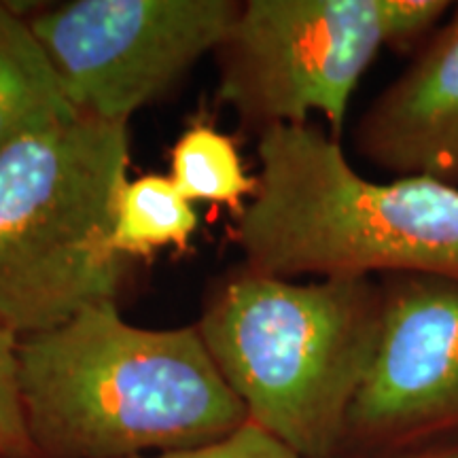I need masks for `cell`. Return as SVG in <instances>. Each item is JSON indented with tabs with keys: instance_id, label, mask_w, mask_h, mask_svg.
I'll use <instances>...</instances> for the list:
<instances>
[{
	"instance_id": "cell-1",
	"label": "cell",
	"mask_w": 458,
	"mask_h": 458,
	"mask_svg": "<svg viewBox=\"0 0 458 458\" xmlns=\"http://www.w3.org/2000/svg\"><path fill=\"white\" fill-rule=\"evenodd\" d=\"M17 386L37 458L193 448L249 420L198 327H136L114 300L20 337Z\"/></svg>"
},
{
	"instance_id": "cell-2",
	"label": "cell",
	"mask_w": 458,
	"mask_h": 458,
	"mask_svg": "<svg viewBox=\"0 0 458 458\" xmlns=\"http://www.w3.org/2000/svg\"><path fill=\"white\" fill-rule=\"evenodd\" d=\"M259 174L240 210L246 270L278 278L458 280V187L422 179L374 181L317 125H276L257 140Z\"/></svg>"
},
{
	"instance_id": "cell-3",
	"label": "cell",
	"mask_w": 458,
	"mask_h": 458,
	"mask_svg": "<svg viewBox=\"0 0 458 458\" xmlns=\"http://www.w3.org/2000/svg\"><path fill=\"white\" fill-rule=\"evenodd\" d=\"M385 297L377 278L297 283L246 270L198 329L246 416L301 458H334L374 363Z\"/></svg>"
},
{
	"instance_id": "cell-4",
	"label": "cell",
	"mask_w": 458,
	"mask_h": 458,
	"mask_svg": "<svg viewBox=\"0 0 458 458\" xmlns=\"http://www.w3.org/2000/svg\"><path fill=\"white\" fill-rule=\"evenodd\" d=\"M128 123L79 113L0 151V327L24 337L117 301L111 238L128 185Z\"/></svg>"
},
{
	"instance_id": "cell-5",
	"label": "cell",
	"mask_w": 458,
	"mask_h": 458,
	"mask_svg": "<svg viewBox=\"0 0 458 458\" xmlns=\"http://www.w3.org/2000/svg\"><path fill=\"white\" fill-rule=\"evenodd\" d=\"M450 0H249L219 45V100L259 134L323 114L340 140L360 79L382 49L411 55Z\"/></svg>"
},
{
	"instance_id": "cell-6",
	"label": "cell",
	"mask_w": 458,
	"mask_h": 458,
	"mask_svg": "<svg viewBox=\"0 0 458 458\" xmlns=\"http://www.w3.org/2000/svg\"><path fill=\"white\" fill-rule=\"evenodd\" d=\"M238 11L232 0H72L28 24L79 113L128 123L219 49Z\"/></svg>"
},
{
	"instance_id": "cell-7",
	"label": "cell",
	"mask_w": 458,
	"mask_h": 458,
	"mask_svg": "<svg viewBox=\"0 0 458 458\" xmlns=\"http://www.w3.org/2000/svg\"><path fill=\"white\" fill-rule=\"evenodd\" d=\"M377 352L348 414L340 452L458 437V280L380 276Z\"/></svg>"
},
{
	"instance_id": "cell-8",
	"label": "cell",
	"mask_w": 458,
	"mask_h": 458,
	"mask_svg": "<svg viewBox=\"0 0 458 458\" xmlns=\"http://www.w3.org/2000/svg\"><path fill=\"white\" fill-rule=\"evenodd\" d=\"M354 148L399 176L458 187V3L359 117Z\"/></svg>"
},
{
	"instance_id": "cell-9",
	"label": "cell",
	"mask_w": 458,
	"mask_h": 458,
	"mask_svg": "<svg viewBox=\"0 0 458 458\" xmlns=\"http://www.w3.org/2000/svg\"><path fill=\"white\" fill-rule=\"evenodd\" d=\"M77 117L79 111L28 20L0 3V151Z\"/></svg>"
},
{
	"instance_id": "cell-10",
	"label": "cell",
	"mask_w": 458,
	"mask_h": 458,
	"mask_svg": "<svg viewBox=\"0 0 458 458\" xmlns=\"http://www.w3.org/2000/svg\"><path fill=\"white\" fill-rule=\"evenodd\" d=\"M199 227L193 204L170 176L145 174L128 181L117 202L111 244L123 257L148 255L165 246H185Z\"/></svg>"
},
{
	"instance_id": "cell-11",
	"label": "cell",
	"mask_w": 458,
	"mask_h": 458,
	"mask_svg": "<svg viewBox=\"0 0 458 458\" xmlns=\"http://www.w3.org/2000/svg\"><path fill=\"white\" fill-rule=\"evenodd\" d=\"M170 179L189 202L227 204L240 208L253 198L257 179L242 168L233 142L208 125H193L172 148Z\"/></svg>"
},
{
	"instance_id": "cell-12",
	"label": "cell",
	"mask_w": 458,
	"mask_h": 458,
	"mask_svg": "<svg viewBox=\"0 0 458 458\" xmlns=\"http://www.w3.org/2000/svg\"><path fill=\"white\" fill-rule=\"evenodd\" d=\"M17 344L20 335L0 327V458H37L17 386Z\"/></svg>"
},
{
	"instance_id": "cell-13",
	"label": "cell",
	"mask_w": 458,
	"mask_h": 458,
	"mask_svg": "<svg viewBox=\"0 0 458 458\" xmlns=\"http://www.w3.org/2000/svg\"><path fill=\"white\" fill-rule=\"evenodd\" d=\"M128 458H301L289 445L278 442L274 435L263 431L259 425L246 420L219 442H210L193 448L168 450L157 456H128Z\"/></svg>"
},
{
	"instance_id": "cell-14",
	"label": "cell",
	"mask_w": 458,
	"mask_h": 458,
	"mask_svg": "<svg viewBox=\"0 0 458 458\" xmlns=\"http://www.w3.org/2000/svg\"><path fill=\"white\" fill-rule=\"evenodd\" d=\"M334 458H458V437L428 439L376 452H340Z\"/></svg>"
}]
</instances>
